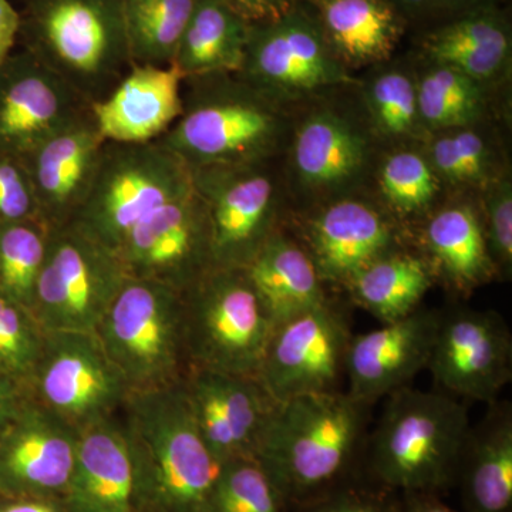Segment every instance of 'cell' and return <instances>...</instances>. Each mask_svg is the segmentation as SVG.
<instances>
[{"label":"cell","instance_id":"38","mask_svg":"<svg viewBox=\"0 0 512 512\" xmlns=\"http://www.w3.org/2000/svg\"><path fill=\"white\" fill-rule=\"evenodd\" d=\"M436 134L427 158L440 180L470 187L491 183V154L481 134L473 127Z\"/></svg>","mask_w":512,"mask_h":512},{"label":"cell","instance_id":"46","mask_svg":"<svg viewBox=\"0 0 512 512\" xmlns=\"http://www.w3.org/2000/svg\"><path fill=\"white\" fill-rule=\"evenodd\" d=\"M0 512H69L60 497H3Z\"/></svg>","mask_w":512,"mask_h":512},{"label":"cell","instance_id":"18","mask_svg":"<svg viewBox=\"0 0 512 512\" xmlns=\"http://www.w3.org/2000/svg\"><path fill=\"white\" fill-rule=\"evenodd\" d=\"M185 396L202 440L221 464L254 457L276 403L256 377L190 369Z\"/></svg>","mask_w":512,"mask_h":512},{"label":"cell","instance_id":"39","mask_svg":"<svg viewBox=\"0 0 512 512\" xmlns=\"http://www.w3.org/2000/svg\"><path fill=\"white\" fill-rule=\"evenodd\" d=\"M45 336L32 311L0 292V375L28 390Z\"/></svg>","mask_w":512,"mask_h":512},{"label":"cell","instance_id":"34","mask_svg":"<svg viewBox=\"0 0 512 512\" xmlns=\"http://www.w3.org/2000/svg\"><path fill=\"white\" fill-rule=\"evenodd\" d=\"M50 229L40 220L0 224V292L29 311L33 308Z\"/></svg>","mask_w":512,"mask_h":512},{"label":"cell","instance_id":"19","mask_svg":"<svg viewBox=\"0 0 512 512\" xmlns=\"http://www.w3.org/2000/svg\"><path fill=\"white\" fill-rule=\"evenodd\" d=\"M439 319V309L419 308L406 318L353 335L346 356V392L375 404L410 386L429 366Z\"/></svg>","mask_w":512,"mask_h":512},{"label":"cell","instance_id":"45","mask_svg":"<svg viewBox=\"0 0 512 512\" xmlns=\"http://www.w3.org/2000/svg\"><path fill=\"white\" fill-rule=\"evenodd\" d=\"M20 12L9 0H0V64L13 53L20 35Z\"/></svg>","mask_w":512,"mask_h":512},{"label":"cell","instance_id":"3","mask_svg":"<svg viewBox=\"0 0 512 512\" xmlns=\"http://www.w3.org/2000/svg\"><path fill=\"white\" fill-rule=\"evenodd\" d=\"M470 429L467 406L457 397L396 390L367 437L363 478L400 495L443 497L456 487Z\"/></svg>","mask_w":512,"mask_h":512},{"label":"cell","instance_id":"31","mask_svg":"<svg viewBox=\"0 0 512 512\" xmlns=\"http://www.w3.org/2000/svg\"><path fill=\"white\" fill-rule=\"evenodd\" d=\"M424 46L434 64L451 67L483 86L501 77L510 62V33L491 15L451 23L431 35Z\"/></svg>","mask_w":512,"mask_h":512},{"label":"cell","instance_id":"49","mask_svg":"<svg viewBox=\"0 0 512 512\" xmlns=\"http://www.w3.org/2000/svg\"><path fill=\"white\" fill-rule=\"evenodd\" d=\"M450 3H470V2H476V0H448Z\"/></svg>","mask_w":512,"mask_h":512},{"label":"cell","instance_id":"41","mask_svg":"<svg viewBox=\"0 0 512 512\" xmlns=\"http://www.w3.org/2000/svg\"><path fill=\"white\" fill-rule=\"evenodd\" d=\"M402 495L359 478L292 512H400Z\"/></svg>","mask_w":512,"mask_h":512},{"label":"cell","instance_id":"10","mask_svg":"<svg viewBox=\"0 0 512 512\" xmlns=\"http://www.w3.org/2000/svg\"><path fill=\"white\" fill-rule=\"evenodd\" d=\"M28 394L80 431L117 416L131 392L96 333L46 332Z\"/></svg>","mask_w":512,"mask_h":512},{"label":"cell","instance_id":"11","mask_svg":"<svg viewBox=\"0 0 512 512\" xmlns=\"http://www.w3.org/2000/svg\"><path fill=\"white\" fill-rule=\"evenodd\" d=\"M237 74L278 104L353 82L322 30L299 13L251 23Z\"/></svg>","mask_w":512,"mask_h":512},{"label":"cell","instance_id":"6","mask_svg":"<svg viewBox=\"0 0 512 512\" xmlns=\"http://www.w3.org/2000/svg\"><path fill=\"white\" fill-rule=\"evenodd\" d=\"M94 333L131 393L174 386L190 370L183 295L160 282L127 276Z\"/></svg>","mask_w":512,"mask_h":512},{"label":"cell","instance_id":"27","mask_svg":"<svg viewBox=\"0 0 512 512\" xmlns=\"http://www.w3.org/2000/svg\"><path fill=\"white\" fill-rule=\"evenodd\" d=\"M245 271L275 325L329 301L311 255L279 228Z\"/></svg>","mask_w":512,"mask_h":512},{"label":"cell","instance_id":"24","mask_svg":"<svg viewBox=\"0 0 512 512\" xmlns=\"http://www.w3.org/2000/svg\"><path fill=\"white\" fill-rule=\"evenodd\" d=\"M63 500L69 512H136L133 461L119 414L80 430Z\"/></svg>","mask_w":512,"mask_h":512},{"label":"cell","instance_id":"42","mask_svg":"<svg viewBox=\"0 0 512 512\" xmlns=\"http://www.w3.org/2000/svg\"><path fill=\"white\" fill-rule=\"evenodd\" d=\"M29 220L40 215L28 170L22 158L0 153V224Z\"/></svg>","mask_w":512,"mask_h":512},{"label":"cell","instance_id":"25","mask_svg":"<svg viewBox=\"0 0 512 512\" xmlns=\"http://www.w3.org/2000/svg\"><path fill=\"white\" fill-rule=\"evenodd\" d=\"M487 406L471 424L456 487L463 512H512V406L500 400Z\"/></svg>","mask_w":512,"mask_h":512},{"label":"cell","instance_id":"9","mask_svg":"<svg viewBox=\"0 0 512 512\" xmlns=\"http://www.w3.org/2000/svg\"><path fill=\"white\" fill-rule=\"evenodd\" d=\"M126 279L114 252L70 225L52 228L33 315L46 332H96Z\"/></svg>","mask_w":512,"mask_h":512},{"label":"cell","instance_id":"37","mask_svg":"<svg viewBox=\"0 0 512 512\" xmlns=\"http://www.w3.org/2000/svg\"><path fill=\"white\" fill-rule=\"evenodd\" d=\"M379 184L384 200L400 217L426 214L440 191V178L429 158L413 150L390 154L380 168Z\"/></svg>","mask_w":512,"mask_h":512},{"label":"cell","instance_id":"7","mask_svg":"<svg viewBox=\"0 0 512 512\" xmlns=\"http://www.w3.org/2000/svg\"><path fill=\"white\" fill-rule=\"evenodd\" d=\"M183 295L190 369L258 376L275 323L245 268H212Z\"/></svg>","mask_w":512,"mask_h":512},{"label":"cell","instance_id":"26","mask_svg":"<svg viewBox=\"0 0 512 512\" xmlns=\"http://www.w3.org/2000/svg\"><path fill=\"white\" fill-rule=\"evenodd\" d=\"M426 258L451 291L468 295L495 274L483 218L471 205L456 204L431 215L423 229Z\"/></svg>","mask_w":512,"mask_h":512},{"label":"cell","instance_id":"4","mask_svg":"<svg viewBox=\"0 0 512 512\" xmlns=\"http://www.w3.org/2000/svg\"><path fill=\"white\" fill-rule=\"evenodd\" d=\"M180 117L158 143L190 170L207 165L265 164L284 147L288 117L281 104L237 73L185 79Z\"/></svg>","mask_w":512,"mask_h":512},{"label":"cell","instance_id":"28","mask_svg":"<svg viewBox=\"0 0 512 512\" xmlns=\"http://www.w3.org/2000/svg\"><path fill=\"white\" fill-rule=\"evenodd\" d=\"M249 25L224 0H197L171 66L183 79L238 73Z\"/></svg>","mask_w":512,"mask_h":512},{"label":"cell","instance_id":"36","mask_svg":"<svg viewBox=\"0 0 512 512\" xmlns=\"http://www.w3.org/2000/svg\"><path fill=\"white\" fill-rule=\"evenodd\" d=\"M210 512H292V508L255 457H239L222 464Z\"/></svg>","mask_w":512,"mask_h":512},{"label":"cell","instance_id":"5","mask_svg":"<svg viewBox=\"0 0 512 512\" xmlns=\"http://www.w3.org/2000/svg\"><path fill=\"white\" fill-rule=\"evenodd\" d=\"M20 20L25 50L90 104L133 66L124 0H26Z\"/></svg>","mask_w":512,"mask_h":512},{"label":"cell","instance_id":"1","mask_svg":"<svg viewBox=\"0 0 512 512\" xmlns=\"http://www.w3.org/2000/svg\"><path fill=\"white\" fill-rule=\"evenodd\" d=\"M373 406L342 390L276 404L254 457L292 511L363 478Z\"/></svg>","mask_w":512,"mask_h":512},{"label":"cell","instance_id":"22","mask_svg":"<svg viewBox=\"0 0 512 512\" xmlns=\"http://www.w3.org/2000/svg\"><path fill=\"white\" fill-rule=\"evenodd\" d=\"M369 140L345 116L329 109L312 111L295 128L292 173L308 197L325 202L346 197L369 170Z\"/></svg>","mask_w":512,"mask_h":512},{"label":"cell","instance_id":"16","mask_svg":"<svg viewBox=\"0 0 512 512\" xmlns=\"http://www.w3.org/2000/svg\"><path fill=\"white\" fill-rule=\"evenodd\" d=\"M92 104L23 49L0 64V153L23 157Z\"/></svg>","mask_w":512,"mask_h":512},{"label":"cell","instance_id":"8","mask_svg":"<svg viewBox=\"0 0 512 512\" xmlns=\"http://www.w3.org/2000/svg\"><path fill=\"white\" fill-rule=\"evenodd\" d=\"M191 188L190 167L158 141H106L89 194L67 225L117 255L138 222Z\"/></svg>","mask_w":512,"mask_h":512},{"label":"cell","instance_id":"20","mask_svg":"<svg viewBox=\"0 0 512 512\" xmlns=\"http://www.w3.org/2000/svg\"><path fill=\"white\" fill-rule=\"evenodd\" d=\"M305 247L320 279L345 286L380 256L400 248L394 222L375 205L343 197L326 202L309 218Z\"/></svg>","mask_w":512,"mask_h":512},{"label":"cell","instance_id":"44","mask_svg":"<svg viewBox=\"0 0 512 512\" xmlns=\"http://www.w3.org/2000/svg\"><path fill=\"white\" fill-rule=\"evenodd\" d=\"M247 22H266L284 15L286 0H224Z\"/></svg>","mask_w":512,"mask_h":512},{"label":"cell","instance_id":"40","mask_svg":"<svg viewBox=\"0 0 512 512\" xmlns=\"http://www.w3.org/2000/svg\"><path fill=\"white\" fill-rule=\"evenodd\" d=\"M484 232L495 274L510 279L512 272V185L508 178L487 185Z\"/></svg>","mask_w":512,"mask_h":512},{"label":"cell","instance_id":"48","mask_svg":"<svg viewBox=\"0 0 512 512\" xmlns=\"http://www.w3.org/2000/svg\"><path fill=\"white\" fill-rule=\"evenodd\" d=\"M400 2L406 3V5H420V3L427 2V0H400Z\"/></svg>","mask_w":512,"mask_h":512},{"label":"cell","instance_id":"17","mask_svg":"<svg viewBox=\"0 0 512 512\" xmlns=\"http://www.w3.org/2000/svg\"><path fill=\"white\" fill-rule=\"evenodd\" d=\"M80 431L32 397L0 437V495L63 498Z\"/></svg>","mask_w":512,"mask_h":512},{"label":"cell","instance_id":"35","mask_svg":"<svg viewBox=\"0 0 512 512\" xmlns=\"http://www.w3.org/2000/svg\"><path fill=\"white\" fill-rule=\"evenodd\" d=\"M367 111L380 136L392 141L420 140L426 136L417 101V80L402 70H387L365 92Z\"/></svg>","mask_w":512,"mask_h":512},{"label":"cell","instance_id":"15","mask_svg":"<svg viewBox=\"0 0 512 512\" xmlns=\"http://www.w3.org/2000/svg\"><path fill=\"white\" fill-rule=\"evenodd\" d=\"M117 256L127 276L160 282L180 293L215 268L207 207L194 185L138 222Z\"/></svg>","mask_w":512,"mask_h":512},{"label":"cell","instance_id":"13","mask_svg":"<svg viewBox=\"0 0 512 512\" xmlns=\"http://www.w3.org/2000/svg\"><path fill=\"white\" fill-rule=\"evenodd\" d=\"M207 207L217 268H247L278 229V191L265 164L207 165L191 170Z\"/></svg>","mask_w":512,"mask_h":512},{"label":"cell","instance_id":"23","mask_svg":"<svg viewBox=\"0 0 512 512\" xmlns=\"http://www.w3.org/2000/svg\"><path fill=\"white\" fill-rule=\"evenodd\" d=\"M183 82L173 66H131L104 99L90 106L101 136L123 144L160 140L183 111Z\"/></svg>","mask_w":512,"mask_h":512},{"label":"cell","instance_id":"2","mask_svg":"<svg viewBox=\"0 0 512 512\" xmlns=\"http://www.w3.org/2000/svg\"><path fill=\"white\" fill-rule=\"evenodd\" d=\"M136 512H210L222 464L202 440L183 382L131 393L119 413Z\"/></svg>","mask_w":512,"mask_h":512},{"label":"cell","instance_id":"29","mask_svg":"<svg viewBox=\"0 0 512 512\" xmlns=\"http://www.w3.org/2000/svg\"><path fill=\"white\" fill-rule=\"evenodd\" d=\"M434 282L436 274L426 256L400 247L365 266L345 288L357 306L389 323L417 311Z\"/></svg>","mask_w":512,"mask_h":512},{"label":"cell","instance_id":"14","mask_svg":"<svg viewBox=\"0 0 512 512\" xmlns=\"http://www.w3.org/2000/svg\"><path fill=\"white\" fill-rule=\"evenodd\" d=\"M440 392L497 402L512 379V335L500 313L457 306L440 311L429 360Z\"/></svg>","mask_w":512,"mask_h":512},{"label":"cell","instance_id":"47","mask_svg":"<svg viewBox=\"0 0 512 512\" xmlns=\"http://www.w3.org/2000/svg\"><path fill=\"white\" fill-rule=\"evenodd\" d=\"M400 512H457L444 503L440 495L406 494L402 495V511Z\"/></svg>","mask_w":512,"mask_h":512},{"label":"cell","instance_id":"32","mask_svg":"<svg viewBox=\"0 0 512 512\" xmlns=\"http://www.w3.org/2000/svg\"><path fill=\"white\" fill-rule=\"evenodd\" d=\"M197 0H124L133 66H171Z\"/></svg>","mask_w":512,"mask_h":512},{"label":"cell","instance_id":"33","mask_svg":"<svg viewBox=\"0 0 512 512\" xmlns=\"http://www.w3.org/2000/svg\"><path fill=\"white\" fill-rule=\"evenodd\" d=\"M417 101L427 134L473 127L484 113V86L451 67L434 64L417 79Z\"/></svg>","mask_w":512,"mask_h":512},{"label":"cell","instance_id":"12","mask_svg":"<svg viewBox=\"0 0 512 512\" xmlns=\"http://www.w3.org/2000/svg\"><path fill=\"white\" fill-rule=\"evenodd\" d=\"M352 336L348 316L326 301L275 325L256 379L276 403L340 392Z\"/></svg>","mask_w":512,"mask_h":512},{"label":"cell","instance_id":"43","mask_svg":"<svg viewBox=\"0 0 512 512\" xmlns=\"http://www.w3.org/2000/svg\"><path fill=\"white\" fill-rule=\"evenodd\" d=\"M26 397L28 390L23 384L0 375V437L18 416Z\"/></svg>","mask_w":512,"mask_h":512},{"label":"cell","instance_id":"30","mask_svg":"<svg viewBox=\"0 0 512 512\" xmlns=\"http://www.w3.org/2000/svg\"><path fill=\"white\" fill-rule=\"evenodd\" d=\"M325 37L343 64L380 62L392 53L399 23L382 0H319Z\"/></svg>","mask_w":512,"mask_h":512},{"label":"cell","instance_id":"21","mask_svg":"<svg viewBox=\"0 0 512 512\" xmlns=\"http://www.w3.org/2000/svg\"><path fill=\"white\" fill-rule=\"evenodd\" d=\"M104 144L89 111L20 157L32 181L40 220L47 227H64L82 207Z\"/></svg>","mask_w":512,"mask_h":512},{"label":"cell","instance_id":"50","mask_svg":"<svg viewBox=\"0 0 512 512\" xmlns=\"http://www.w3.org/2000/svg\"><path fill=\"white\" fill-rule=\"evenodd\" d=\"M446 2H448V0H446Z\"/></svg>","mask_w":512,"mask_h":512}]
</instances>
